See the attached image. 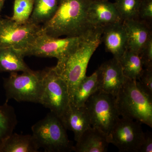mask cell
Segmentation results:
<instances>
[{
  "mask_svg": "<svg viewBox=\"0 0 152 152\" xmlns=\"http://www.w3.org/2000/svg\"><path fill=\"white\" fill-rule=\"evenodd\" d=\"M99 91V82L96 70L90 76H86L76 89L72 104L77 107H84L86 102L93 94Z\"/></svg>",
  "mask_w": 152,
  "mask_h": 152,
  "instance_id": "19",
  "label": "cell"
},
{
  "mask_svg": "<svg viewBox=\"0 0 152 152\" xmlns=\"http://www.w3.org/2000/svg\"><path fill=\"white\" fill-rule=\"evenodd\" d=\"M85 106L92 126L100 129L108 136L120 118L116 97L98 91L88 99Z\"/></svg>",
  "mask_w": 152,
  "mask_h": 152,
  "instance_id": "6",
  "label": "cell"
},
{
  "mask_svg": "<svg viewBox=\"0 0 152 152\" xmlns=\"http://www.w3.org/2000/svg\"><path fill=\"white\" fill-rule=\"evenodd\" d=\"M18 124L15 109L6 102L0 105V149L13 133Z\"/></svg>",
  "mask_w": 152,
  "mask_h": 152,
  "instance_id": "21",
  "label": "cell"
},
{
  "mask_svg": "<svg viewBox=\"0 0 152 152\" xmlns=\"http://www.w3.org/2000/svg\"><path fill=\"white\" fill-rule=\"evenodd\" d=\"M43 71V89L40 104L61 118L70 104L67 85L54 68Z\"/></svg>",
  "mask_w": 152,
  "mask_h": 152,
  "instance_id": "7",
  "label": "cell"
},
{
  "mask_svg": "<svg viewBox=\"0 0 152 152\" xmlns=\"http://www.w3.org/2000/svg\"><path fill=\"white\" fill-rule=\"evenodd\" d=\"M41 26L30 21L20 24L10 18L0 21V48H12L23 50L32 42Z\"/></svg>",
  "mask_w": 152,
  "mask_h": 152,
  "instance_id": "9",
  "label": "cell"
},
{
  "mask_svg": "<svg viewBox=\"0 0 152 152\" xmlns=\"http://www.w3.org/2000/svg\"><path fill=\"white\" fill-rule=\"evenodd\" d=\"M6 101L13 99L18 102H26L40 104L43 89L42 71L10 73L4 79Z\"/></svg>",
  "mask_w": 152,
  "mask_h": 152,
  "instance_id": "5",
  "label": "cell"
},
{
  "mask_svg": "<svg viewBox=\"0 0 152 152\" xmlns=\"http://www.w3.org/2000/svg\"><path fill=\"white\" fill-rule=\"evenodd\" d=\"M101 39L104 44L106 50L119 60L128 50L127 35L124 22H116L103 27Z\"/></svg>",
  "mask_w": 152,
  "mask_h": 152,
  "instance_id": "12",
  "label": "cell"
},
{
  "mask_svg": "<svg viewBox=\"0 0 152 152\" xmlns=\"http://www.w3.org/2000/svg\"><path fill=\"white\" fill-rule=\"evenodd\" d=\"M39 149L32 135L13 133L0 149V152H38Z\"/></svg>",
  "mask_w": 152,
  "mask_h": 152,
  "instance_id": "18",
  "label": "cell"
},
{
  "mask_svg": "<svg viewBox=\"0 0 152 152\" xmlns=\"http://www.w3.org/2000/svg\"><path fill=\"white\" fill-rule=\"evenodd\" d=\"M140 0H115L114 3L123 21L138 20Z\"/></svg>",
  "mask_w": 152,
  "mask_h": 152,
  "instance_id": "23",
  "label": "cell"
},
{
  "mask_svg": "<svg viewBox=\"0 0 152 152\" xmlns=\"http://www.w3.org/2000/svg\"><path fill=\"white\" fill-rule=\"evenodd\" d=\"M110 144L108 135L100 129L91 126L82 135L74 146L76 152H106Z\"/></svg>",
  "mask_w": 152,
  "mask_h": 152,
  "instance_id": "16",
  "label": "cell"
},
{
  "mask_svg": "<svg viewBox=\"0 0 152 152\" xmlns=\"http://www.w3.org/2000/svg\"><path fill=\"white\" fill-rule=\"evenodd\" d=\"M87 17L90 24L94 28L123 21L114 3L108 0H91Z\"/></svg>",
  "mask_w": 152,
  "mask_h": 152,
  "instance_id": "13",
  "label": "cell"
},
{
  "mask_svg": "<svg viewBox=\"0 0 152 152\" xmlns=\"http://www.w3.org/2000/svg\"><path fill=\"white\" fill-rule=\"evenodd\" d=\"M116 101L120 116L152 128V97L142 89L137 80L126 78Z\"/></svg>",
  "mask_w": 152,
  "mask_h": 152,
  "instance_id": "3",
  "label": "cell"
},
{
  "mask_svg": "<svg viewBox=\"0 0 152 152\" xmlns=\"http://www.w3.org/2000/svg\"><path fill=\"white\" fill-rule=\"evenodd\" d=\"M102 27L97 28L85 36L69 54L58 61L54 67L67 85L70 104L78 86L86 76L87 67L92 56L102 42Z\"/></svg>",
  "mask_w": 152,
  "mask_h": 152,
  "instance_id": "2",
  "label": "cell"
},
{
  "mask_svg": "<svg viewBox=\"0 0 152 152\" xmlns=\"http://www.w3.org/2000/svg\"><path fill=\"white\" fill-rule=\"evenodd\" d=\"M123 22L127 35L128 50L140 54L143 47L152 36L151 26L137 20Z\"/></svg>",
  "mask_w": 152,
  "mask_h": 152,
  "instance_id": "15",
  "label": "cell"
},
{
  "mask_svg": "<svg viewBox=\"0 0 152 152\" xmlns=\"http://www.w3.org/2000/svg\"><path fill=\"white\" fill-rule=\"evenodd\" d=\"M19 50L12 48H0V73L30 72Z\"/></svg>",
  "mask_w": 152,
  "mask_h": 152,
  "instance_id": "17",
  "label": "cell"
},
{
  "mask_svg": "<svg viewBox=\"0 0 152 152\" xmlns=\"http://www.w3.org/2000/svg\"><path fill=\"white\" fill-rule=\"evenodd\" d=\"M33 8V0H15L11 19L18 23H26L29 21Z\"/></svg>",
  "mask_w": 152,
  "mask_h": 152,
  "instance_id": "24",
  "label": "cell"
},
{
  "mask_svg": "<svg viewBox=\"0 0 152 152\" xmlns=\"http://www.w3.org/2000/svg\"><path fill=\"white\" fill-rule=\"evenodd\" d=\"M31 129L38 146L45 152L74 151V146L68 138L66 129L59 118L52 112L33 125Z\"/></svg>",
  "mask_w": 152,
  "mask_h": 152,
  "instance_id": "4",
  "label": "cell"
},
{
  "mask_svg": "<svg viewBox=\"0 0 152 152\" xmlns=\"http://www.w3.org/2000/svg\"><path fill=\"white\" fill-rule=\"evenodd\" d=\"M60 120L66 130L73 132L76 142L87 129L92 126L85 106L77 107L70 104Z\"/></svg>",
  "mask_w": 152,
  "mask_h": 152,
  "instance_id": "14",
  "label": "cell"
},
{
  "mask_svg": "<svg viewBox=\"0 0 152 152\" xmlns=\"http://www.w3.org/2000/svg\"><path fill=\"white\" fill-rule=\"evenodd\" d=\"M137 20L145 22L151 26L152 0H140Z\"/></svg>",
  "mask_w": 152,
  "mask_h": 152,
  "instance_id": "26",
  "label": "cell"
},
{
  "mask_svg": "<svg viewBox=\"0 0 152 152\" xmlns=\"http://www.w3.org/2000/svg\"><path fill=\"white\" fill-rule=\"evenodd\" d=\"M152 152V134L150 132L145 133V138L138 152Z\"/></svg>",
  "mask_w": 152,
  "mask_h": 152,
  "instance_id": "28",
  "label": "cell"
},
{
  "mask_svg": "<svg viewBox=\"0 0 152 152\" xmlns=\"http://www.w3.org/2000/svg\"><path fill=\"white\" fill-rule=\"evenodd\" d=\"M96 71L99 91L116 97L126 79L123 73L119 61L113 57L103 63Z\"/></svg>",
  "mask_w": 152,
  "mask_h": 152,
  "instance_id": "11",
  "label": "cell"
},
{
  "mask_svg": "<svg viewBox=\"0 0 152 152\" xmlns=\"http://www.w3.org/2000/svg\"><path fill=\"white\" fill-rule=\"evenodd\" d=\"M34 8L29 21L40 25L49 21L58 7V0H33Z\"/></svg>",
  "mask_w": 152,
  "mask_h": 152,
  "instance_id": "20",
  "label": "cell"
},
{
  "mask_svg": "<svg viewBox=\"0 0 152 152\" xmlns=\"http://www.w3.org/2000/svg\"><path fill=\"white\" fill-rule=\"evenodd\" d=\"M3 6H4V5L0 3V14H1V11L2 9ZM1 17H0V21H1Z\"/></svg>",
  "mask_w": 152,
  "mask_h": 152,
  "instance_id": "29",
  "label": "cell"
},
{
  "mask_svg": "<svg viewBox=\"0 0 152 152\" xmlns=\"http://www.w3.org/2000/svg\"><path fill=\"white\" fill-rule=\"evenodd\" d=\"M86 36L63 39L54 38L47 35L41 29L30 45L23 50L19 51L24 57L34 56L55 58L58 61H60L69 54Z\"/></svg>",
  "mask_w": 152,
  "mask_h": 152,
  "instance_id": "8",
  "label": "cell"
},
{
  "mask_svg": "<svg viewBox=\"0 0 152 152\" xmlns=\"http://www.w3.org/2000/svg\"><path fill=\"white\" fill-rule=\"evenodd\" d=\"M141 124L135 120L120 118L108 136L109 143L119 152H138L145 138Z\"/></svg>",
  "mask_w": 152,
  "mask_h": 152,
  "instance_id": "10",
  "label": "cell"
},
{
  "mask_svg": "<svg viewBox=\"0 0 152 152\" xmlns=\"http://www.w3.org/2000/svg\"><path fill=\"white\" fill-rule=\"evenodd\" d=\"M137 81L142 89L152 97V68L143 69Z\"/></svg>",
  "mask_w": 152,
  "mask_h": 152,
  "instance_id": "25",
  "label": "cell"
},
{
  "mask_svg": "<svg viewBox=\"0 0 152 152\" xmlns=\"http://www.w3.org/2000/svg\"><path fill=\"white\" fill-rule=\"evenodd\" d=\"M6 1V0H0V3L2 4L3 5H4V4Z\"/></svg>",
  "mask_w": 152,
  "mask_h": 152,
  "instance_id": "30",
  "label": "cell"
},
{
  "mask_svg": "<svg viewBox=\"0 0 152 152\" xmlns=\"http://www.w3.org/2000/svg\"><path fill=\"white\" fill-rule=\"evenodd\" d=\"M91 0H58L55 15L41 26L42 31L54 38L83 37L97 28L89 23L87 17Z\"/></svg>",
  "mask_w": 152,
  "mask_h": 152,
  "instance_id": "1",
  "label": "cell"
},
{
  "mask_svg": "<svg viewBox=\"0 0 152 152\" xmlns=\"http://www.w3.org/2000/svg\"><path fill=\"white\" fill-rule=\"evenodd\" d=\"M119 61L125 77L130 80H137L143 70L140 55L127 50Z\"/></svg>",
  "mask_w": 152,
  "mask_h": 152,
  "instance_id": "22",
  "label": "cell"
},
{
  "mask_svg": "<svg viewBox=\"0 0 152 152\" xmlns=\"http://www.w3.org/2000/svg\"><path fill=\"white\" fill-rule=\"evenodd\" d=\"M139 55L145 68H152V36L143 47Z\"/></svg>",
  "mask_w": 152,
  "mask_h": 152,
  "instance_id": "27",
  "label": "cell"
}]
</instances>
